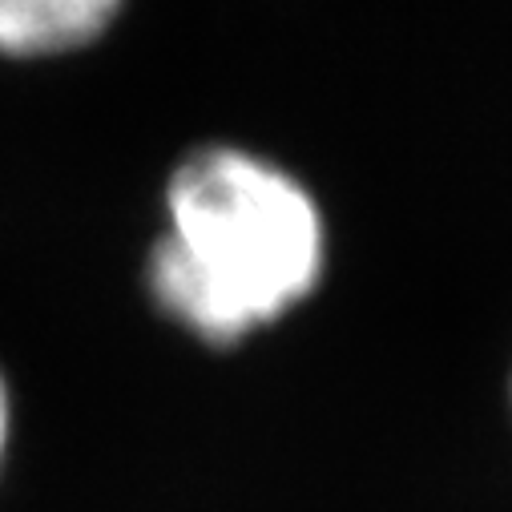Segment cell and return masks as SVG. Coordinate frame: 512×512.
<instances>
[{
	"label": "cell",
	"instance_id": "2",
	"mask_svg": "<svg viewBox=\"0 0 512 512\" xmlns=\"http://www.w3.org/2000/svg\"><path fill=\"white\" fill-rule=\"evenodd\" d=\"M121 0H0V53L5 57H57L93 45Z\"/></svg>",
	"mask_w": 512,
	"mask_h": 512
},
{
	"label": "cell",
	"instance_id": "3",
	"mask_svg": "<svg viewBox=\"0 0 512 512\" xmlns=\"http://www.w3.org/2000/svg\"><path fill=\"white\" fill-rule=\"evenodd\" d=\"M5 444H9V388L0 379V460H5Z\"/></svg>",
	"mask_w": 512,
	"mask_h": 512
},
{
	"label": "cell",
	"instance_id": "1",
	"mask_svg": "<svg viewBox=\"0 0 512 512\" xmlns=\"http://www.w3.org/2000/svg\"><path fill=\"white\" fill-rule=\"evenodd\" d=\"M323 250V218L299 178L250 150L206 146L170 174L150 295L190 335L238 343L315 291Z\"/></svg>",
	"mask_w": 512,
	"mask_h": 512
}]
</instances>
